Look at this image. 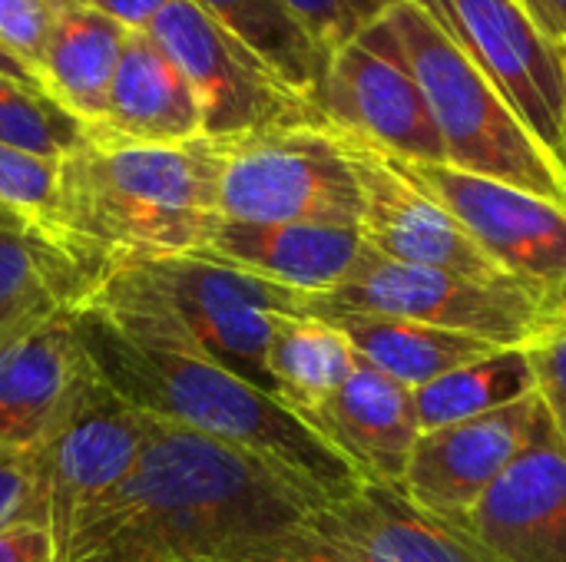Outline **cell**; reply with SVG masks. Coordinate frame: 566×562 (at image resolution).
<instances>
[{"instance_id":"cell-1","label":"cell","mask_w":566,"mask_h":562,"mask_svg":"<svg viewBox=\"0 0 566 562\" xmlns=\"http://www.w3.org/2000/svg\"><path fill=\"white\" fill-rule=\"evenodd\" d=\"M322 503L239 450L153 421L136 470L83 517L53 562H212Z\"/></svg>"},{"instance_id":"cell-2","label":"cell","mask_w":566,"mask_h":562,"mask_svg":"<svg viewBox=\"0 0 566 562\" xmlns=\"http://www.w3.org/2000/svg\"><path fill=\"white\" fill-rule=\"evenodd\" d=\"M219 179L222 139L146 146L86 129L60 159L56 238L96 285L123 265L202 252L222 222Z\"/></svg>"},{"instance_id":"cell-3","label":"cell","mask_w":566,"mask_h":562,"mask_svg":"<svg viewBox=\"0 0 566 562\" xmlns=\"http://www.w3.org/2000/svg\"><path fill=\"white\" fill-rule=\"evenodd\" d=\"M96 378L129 407L239 450L318 500L355 494L365 480L265 388L182 351L139 344L93 308L73 311Z\"/></svg>"},{"instance_id":"cell-4","label":"cell","mask_w":566,"mask_h":562,"mask_svg":"<svg viewBox=\"0 0 566 562\" xmlns=\"http://www.w3.org/2000/svg\"><path fill=\"white\" fill-rule=\"evenodd\" d=\"M83 308L139 344L202 358L269 391L265 351L279 321L302 315V295L206 255H176L109 272Z\"/></svg>"},{"instance_id":"cell-5","label":"cell","mask_w":566,"mask_h":562,"mask_svg":"<svg viewBox=\"0 0 566 562\" xmlns=\"http://www.w3.org/2000/svg\"><path fill=\"white\" fill-rule=\"evenodd\" d=\"M388 20L424 89L444 146V166L566 205V185L554 159L431 17L415 0H401L388 10Z\"/></svg>"},{"instance_id":"cell-6","label":"cell","mask_w":566,"mask_h":562,"mask_svg":"<svg viewBox=\"0 0 566 562\" xmlns=\"http://www.w3.org/2000/svg\"><path fill=\"white\" fill-rule=\"evenodd\" d=\"M312 318H388L461 331L501 348H524L551 315L521 288L474 282L454 272L391 262L368 245L348 278L315 298H302Z\"/></svg>"},{"instance_id":"cell-7","label":"cell","mask_w":566,"mask_h":562,"mask_svg":"<svg viewBox=\"0 0 566 562\" xmlns=\"http://www.w3.org/2000/svg\"><path fill=\"white\" fill-rule=\"evenodd\" d=\"M219 212L226 222L355 225L361 192L328 123H292L222 139Z\"/></svg>"},{"instance_id":"cell-8","label":"cell","mask_w":566,"mask_h":562,"mask_svg":"<svg viewBox=\"0 0 566 562\" xmlns=\"http://www.w3.org/2000/svg\"><path fill=\"white\" fill-rule=\"evenodd\" d=\"M212 562H494L454 523L415 507L398 487L361 484L295 523Z\"/></svg>"},{"instance_id":"cell-9","label":"cell","mask_w":566,"mask_h":562,"mask_svg":"<svg viewBox=\"0 0 566 562\" xmlns=\"http://www.w3.org/2000/svg\"><path fill=\"white\" fill-rule=\"evenodd\" d=\"M179 66L202 113V136L235 139L245 132L325 123L318 106L292 89L252 46L189 0H172L146 30Z\"/></svg>"},{"instance_id":"cell-10","label":"cell","mask_w":566,"mask_h":562,"mask_svg":"<svg viewBox=\"0 0 566 562\" xmlns=\"http://www.w3.org/2000/svg\"><path fill=\"white\" fill-rule=\"evenodd\" d=\"M398 166L468 229L521 291L537 298L547 315H566V205L444 162L398 159Z\"/></svg>"},{"instance_id":"cell-11","label":"cell","mask_w":566,"mask_h":562,"mask_svg":"<svg viewBox=\"0 0 566 562\" xmlns=\"http://www.w3.org/2000/svg\"><path fill=\"white\" fill-rule=\"evenodd\" d=\"M554 159L566 129V60L521 0H415ZM557 166V162H554Z\"/></svg>"},{"instance_id":"cell-12","label":"cell","mask_w":566,"mask_h":562,"mask_svg":"<svg viewBox=\"0 0 566 562\" xmlns=\"http://www.w3.org/2000/svg\"><path fill=\"white\" fill-rule=\"evenodd\" d=\"M332 129L405 162H444L424 89L401 50L388 13L338 46L315 99Z\"/></svg>"},{"instance_id":"cell-13","label":"cell","mask_w":566,"mask_h":562,"mask_svg":"<svg viewBox=\"0 0 566 562\" xmlns=\"http://www.w3.org/2000/svg\"><path fill=\"white\" fill-rule=\"evenodd\" d=\"M153 417L123 404L99 378L76 397L63 421L40 444L46 537L53 560L83 523L143 460Z\"/></svg>"},{"instance_id":"cell-14","label":"cell","mask_w":566,"mask_h":562,"mask_svg":"<svg viewBox=\"0 0 566 562\" xmlns=\"http://www.w3.org/2000/svg\"><path fill=\"white\" fill-rule=\"evenodd\" d=\"M361 192V219L358 232L365 245L391 262L424 265L454 272L488 285L517 288L468 235V229L434 199L428 195L395 156L368 146L358 136L335 129Z\"/></svg>"},{"instance_id":"cell-15","label":"cell","mask_w":566,"mask_h":562,"mask_svg":"<svg viewBox=\"0 0 566 562\" xmlns=\"http://www.w3.org/2000/svg\"><path fill=\"white\" fill-rule=\"evenodd\" d=\"M541 411L534 391L484 417L424 431L411 450L401 494L431 517L458 523L521 457Z\"/></svg>"},{"instance_id":"cell-16","label":"cell","mask_w":566,"mask_h":562,"mask_svg":"<svg viewBox=\"0 0 566 562\" xmlns=\"http://www.w3.org/2000/svg\"><path fill=\"white\" fill-rule=\"evenodd\" d=\"M454 527L494 562H566V441L544 411L521 457Z\"/></svg>"},{"instance_id":"cell-17","label":"cell","mask_w":566,"mask_h":562,"mask_svg":"<svg viewBox=\"0 0 566 562\" xmlns=\"http://www.w3.org/2000/svg\"><path fill=\"white\" fill-rule=\"evenodd\" d=\"M96 371L73 311H56L0 341V450L46 441Z\"/></svg>"},{"instance_id":"cell-18","label":"cell","mask_w":566,"mask_h":562,"mask_svg":"<svg viewBox=\"0 0 566 562\" xmlns=\"http://www.w3.org/2000/svg\"><path fill=\"white\" fill-rule=\"evenodd\" d=\"M302 424L322 437L365 484L398 487L421 437L415 394L358 358L352 378Z\"/></svg>"},{"instance_id":"cell-19","label":"cell","mask_w":566,"mask_h":562,"mask_svg":"<svg viewBox=\"0 0 566 562\" xmlns=\"http://www.w3.org/2000/svg\"><path fill=\"white\" fill-rule=\"evenodd\" d=\"M365 238L355 225H315V222H219L212 242L202 252L222 265L249 272L302 298L338 288L355 268Z\"/></svg>"},{"instance_id":"cell-20","label":"cell","mask_w":566,"mask_h":562,"mask_svg":"<svg viewBox=\"0 0 566 562\" xmlns=\"http://www.w3.org/2000/svg\"><path fill=\"white\" fill-rule=\"evenodd\" d=\"M93 132L146 146H172L202 136V113L192 86L146 30L126 36L106 116Z\"/></svg>"},{"instance_id":"cell-21","label":"cell","mask_w":566,"mask_h":562,"mask_svg":"<svg viewBox=\"0 0 566 562\" xmlns=\"http://www.w3.org/2000/svg\"><path fill=\"white\" fill-rule=\"evenodd\" d=\"M90 272L33 219L0 202V341L93 295Z\"/></svg>"},{"instance_id":"cell-22","label":"cell","mask_w":566,"mask_h":562,"mask_svg":"<svg viewBox=\"0 0 566 562\" xmlns=\"http://www.w3.org/2000/svg\"><path fill=\"white\" fill-rule=\"evenodd\" d=\"M129 33L133 30L90 3L63 7L53 17L36 70L40 86L60 109L83 123V129L99 126L106 116L109 86Z\"/></svg>"},{"instance_id":"cell-23","label":"cell","mask_w":566,"mask_h":562,"mask_svg":"<svg viewBox=\"0 0 566 562\" xmlns=\"http://www.w3.org/2000/svg\"><path fill=\"white\" fill-rule=\"evenodd\" d=\"M358 368L352 338L325 318L289 315L265 351V381L279 404L298 421L322 407Z\"/></svg>"},{"instance_id":"cell-24","label":"cell","mask_w":566,"mask_h":562,"mask_svg":"<svg viewBox=\"0 0 566 562\" xmlns=\"http://www.w3.org/2000/svg\"><path fill=\"white\" fill-rule=\"evenodd\" d=\"M335 325L352 338L358 358L391 381L405 384L408 391H418L471 361H481L501 344L444 331L431 325L415 321H388V318H335Z\"/></svg>"},{"instance_id":"cell-25","label":"cell","mask_w":566,"mask_h":562,"mask_svg":"<svg viewBox=\"0 0 566 562\" xmlns=\"http://www.w3.org/2000/svg\"><path fill=\"white\" fill-rule=\"evenodd\" d=\"M245 46H252L292 89L318 99L332 53L295 20L282 0H189Z\"/></svg>"},{"instance_id":"cell-26","label":"cell","mask_w":566,"mask_h":562,"mask_svg":"<svg viewBox=\"0 0 566 562\" xmlns=\"http://www.w3.org/2000/svg\"><path fill=\"white\" fill-rule=\"evenodd\" d=\"M534 391H537V378H534L527 351L501 348V351H494L481 361H471L411 394H415L418 427L424 434V431H438L448 424L484 417V414L501 411Z\"/></svg>"},{"instance_id":"cell-27","label":"cell","mask_w":566,"mask_h":562,"mask_svg":"<svg viewBox=\"0 0 566 562\" xmlns=\"http://www.w3.org/2000/svg\"><path fill=\"white\" fill-rule=\"evenodd\" d=\"M83 123L60 109L43 89L0 73V142L46 159H63L83 142Z\"/></svg>"},{"instance_id":"cell-28","label":"cell","mask_w":566,"mask_h":562,"mask_svg":"<svg viewBox=\"0 0 566 562\" xmlns=\"http://www.w3.org/2000/svg\"><path fill=\"white\" fill-rule=\"evenodd\" d=\"M56 192H60V159H46L20 146L0 142V202L43 225L53 238H56V225H53Z\"/></svg>"},{"instance_id":"cell-29","label":"cell","mask_w":566,"mask_h":562,"mask_svg":"<svg viewBox=\"0 0 566 562\" xmlns=\"http://www.w3.org/2000/svg\"><path fill=\"white\" fill-rule=\"evenodd\" d=\"M20 527L46 530L40 444L27 450H0V533Z\"/></svg>"},{"instance_id":"cell-30","label":"cell","mask_w":566,"mask_h":562,"mask_svg":"<svg viewBox=\"0 0 566 562\" xmlns=\"http://www.w3.org/2000/svg\"><path fill=\"white\" fill-rule=\"evenodd\" d=\"M328 53L378 23L401 0H282Z\"/></svg>"},{"instance_id":"cell-31","label":"cell","mask_w":566,"mask_h":562,"mask_svg":"<svg viewBox=\"0 0 566 562\" xmlns=\"http://www.w3.org/2000/svg\"><path fill=\"white\" fill-rule=\"evenodd\" d=\"M544 414L554 431L566 441V315H551V321L524 344Z\"/></svg>"},{"instance_id":"cell-32","label":"cell","mask_w":566,"mask_h":562,"mask_svg":"<svg viewBox=\"0 0 566 562\" xmlns=\"http://www.w3.org/2000/svg\"><path fill=\"white\" fill-rule=\"evenodd\" d=\"M50 0H0V43L40 79V56L53 26Z\"/></svg>"},{"instance_id":"cell-33","label":"cell","mask_w":566,"mask_h":562,"mask_svg":"<svg viewBox=\"0 0 566 562\" xmlns=\"http://www.w3.org/2000/svg\"><path fill=\"white\" fill-rule=\"evenodd\" d=\"M0 562H53V543L40 527L0 533Z\"/></svg>"},{"instance_id":"cell-34","label":"cell","mask_w":566,"mask_h":562,"mask_svg":"<svg viewBox=\"0 0 566 562\" xmlns=\"http://www.w3.org/2000/svg\"><path fill=\"white\" fill-rule=\"evenodd\" d=\"M90 7L103 10L126 30H149V23L172 3V0H86Z\"/></svg>"},{"instance_id":"cell-35","label":"cell","mask_w":566,"mask_h":562,"mask_svg":"<svg viewBox=\"0 0 566 562\" xmlns=\"http://www.w3.org/2000/svg\"><path fill=\"white\" fill-rule=\"evenodd\" d=\"M541 33L564 53L566 60V0H521Z\"/></svg>"},{"instance_id":"cell-36","label":"cell","mask_w":566,"mask_h":562,"mask_svg":"<svg viewBox=\"0 0 566 562\" xmlns=\"http://www.w3.org/2000/svg\"><path fill=\"white\" fill-rule=\"evenodd\" d=\"M0 73H3V76H10V79H17V83H27V86L43 89V86H40V79L30 73V66H23V63H20V60H17L3 43H0Z\"/></svg>"},{"instance_id":"cell-37","label":"cell","mask_w":566,"mask_h":562,"mask_svg":"<svg viewBox=\"0 0 566 562\" xmlns=\"http://www.w3.org/2000/svg\"><path fill=\"white\" fill-rule=\"evenodd\" d=\"M554 162H557V172H560V179H564V185H566V129H564V142H560V149H557Z\"/></svg>"},{"instance_id":"cell-38","label":"cell","mask_w":566,"mask_h":562,"mask_svg":"<svg viewBox=\"0 0 566 562\" xmlns=\"http://www.w3.org/2000/svg\"><path fill=\"white\" fill-rule=\"evenodd\" d=\"M53 10H63V7H76V3H86V0H50Z\"/></svg>"}]
</instances>
